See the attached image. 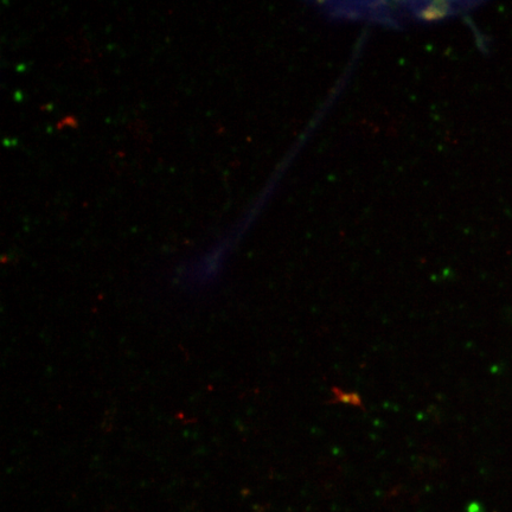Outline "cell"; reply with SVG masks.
Returning <instances> with one entry per match:
<instances>
[{
  "mask_svg": "<svg viewBox=\"0 0 512 512\" xmlns=\"http://www.w3.org/2000/svg\"><path fill=\"white\" fill-rule=\"evenodd\" d=\"M414 9H409L412 16L419 21L431 22L439 21V19L446 18L457 14V5L454 3H421L414 4Z\"/></svg>",
  "mask_w": 512,
  "mask_h": 512,
  "instance_id": "cell-1",
  "label": "cell"
}]
</instances>
